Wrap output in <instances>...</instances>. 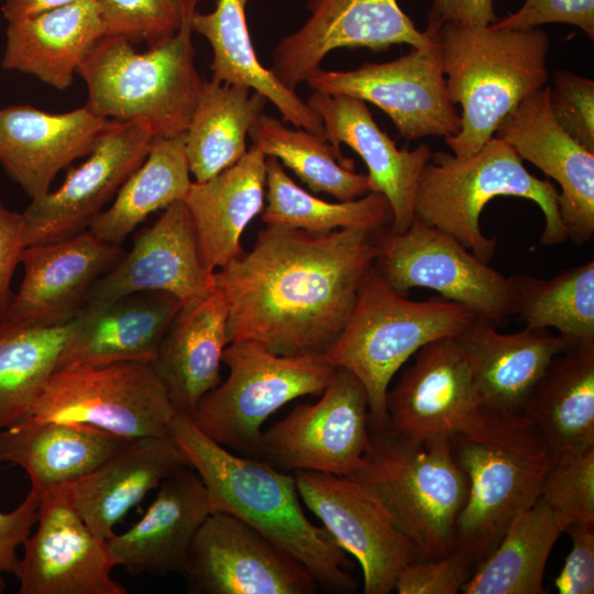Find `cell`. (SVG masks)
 Returning <instances> with one entry per match:
<instances>
[{"label": "cell", "mask_w": 594, "mask_h": 594, "mask_svg": "<svg viewBox=\"0 0 594 594\" xmlns=\"http://www.w3.org/2000/svg\"><path fill=\"white\" fill-rule=\"evenodd\" d=\"M377 233L312 234L266 224L249 252L213 273L228 304L230 342L254 340L280 355H323L374 266Z\"/></svg>", "instance_id": "cell-1"}, {"label": "cell", "mask_w": 594, "mask_h": 594, "mask_svg": "<svg viewBox=\"0 0 594 594\" xmlns=\"http://www.w3.org/2000/svg\"><path fill=\"white\" fill-rule=\"evenodd\" d=\"M169 428L204 482L212 512L232 515L254 528L302 564L327 592L355 590L348 553L323 527L306 517L294 474L233 453L179 411Z\"/></svg>", "instance_id": "cell-2"}, {"label": "cell", "mask_w": 594, "mask_h": 594, "mask_svg": "<svg viewBox=\"0 0 594 594\" xmlns=\"http://www.w3.org/2000/svg\"><path fill=\"white\" fill-rule=\"evenodd\" d=\"M435 40L449 98L462 107L460 131L446 143L453 155L466 157L494 136L520 102L546 86L549 36L540 28L448 22Z\"/></svg>", "instance_id": "cell-3"}, {"label": "cell", "mask_w": 594, "mask_h": 594, "mask_svg": "<svg viewBox=\"0 0 594 594\" xmlns=\"http://www.w3.org/2000/svg\"><path fill=\"white\" fill-rule=\"evenodd\" d=\"M479 422L450 438L455 462L468 477L452 549L476 565L498 544L514 518L540 497L551 453L524 414L482 408Z\"/></svg>", "instance_id": "cell-4"}, {"label": "cell", "mask_w": 594, "mask_h": 594, "mask_svg": "<svg viewBox=\"0 0 594 594\" xmlns=\"http://www.w3.org/2000/svg\"><path fill=\"white\" fill-rule=\"evenodd\" d=\"M198 2L188 0L178 31L144 53L124 37L103 35L77 70L88 88L86 107L112 120L144 121L156 136L185 133L204 84L191 42Z\"/></svg>", "instance_id": "cell-5"}, {"label": "cell", "mask_w": 594, "mask_h": 594, "mask_svg": "<svg viewBox=\"0 0 594 594\" xmlns=\"http://www.w3.org/2000/svg\"><path fill=\"white\" fill-rule=\"evenodd\" d=\"M476 318L468 307L441 296L409 300L396 293L373 266L342 331L322 356L363 384L369 429L382 430L387 425L386 394L396 372L424 345L457 337Z\"/></svg>", "instance_id": "cell-6"}, {"label": "cell", "mask_w": 594, "mask_h": 594, "mask_svg": "<svg viewBox=\"0 0 594 594\" xmlns=\"http://www.w3.org/2000/svg\"><path fill=\"white\" fill-rule=\"evenodd\" d=\"M499 196L525 198L538 205L544 217L541 245L568 240L554 185L530 174L514 147L495 135L466 157L443 151L432 153L419 177L415 217L452 235L490 263L496 238L481 231L480 216L486 204Z\"/></svg>", "instance_id": "cell-7"}, {"label": "cell", "mask_w": 594, "mask_h": 594, "mask_svg": "<svg viewBox=\"0 0 594 594\" xmlns=\"http://www.w3.org/2000/svg\"><path fill=\"white\" fill-rule=\"evenodd\" d=\"M350 477L377 499L425 559L452 550L469 482L448 437L419 442L386 427L370 430L367 449Z\"/></svg>", "instance_id": "cell-8"}, {"label": "cell", "mask_w": 594, "mask_h": 594, "mask_svg": "<svg viewBox=\"0 0 594 594\" xmlns=\"http://www.w3.org/2000/svg\"><path fill=\"white\" fill-rule=\"evenodd\" d=\"M229 369L188 416L208 438L240 455L256 458L262 426L276 410L306 395H320L336 367L322 355H280L254 340L230 342Z\"/></svg>", "instance_id": "cell-9"}, {"label": "cell", "mask_w": 594, "mask_h": 594, "mask_svg": "<svg viewBox=\"0 0 594 594\" xmlns=\"http://www.w3.org/2000/svg\"><path fill=\"white\" fill-rule=\"evenodd\" d=\"M177 413L146 362L56 370L28 417L90 426L127 440L170 435Z\"/></svg>", "instance_id": "cell-10"}, {"label": "cell", "mask_w": 594, "mask_h": 594, "mask_svg": "<svg viewBox=\"0 0 594 594\" xmlns=\"http://www.w3.org/2000/svg\"><path fill=\"white\" fill-rule=\"evenodd\" d=\"M376 243L374 268L399 295L407 297L416 287L436 290L496 328L515 315L508 277L417 217L404 232L383 229Z\"/></svg>", "instance_id": "cell-11"}, {"label": "cell", "mask_w": 594, "mask_h": 594, "mask_svg": "<svg viewBox=\"0 0 594 594\" xmlns=\"http://www.w3.org/2000/svg\"><path fill=\"white\" fill-rule=\"evenodd\" d=\"M320 395L263 430L255 459L284 472L350 476L369 446L366 391L351 372L336 367Z\"/></svg>", "instance_id": "cell-12"}, {"label": "cell", "mask_w": 594, "mask_h": 594, "mask_svg": "<svg viewBox=\"0 0 594 594\" xmlns=\"http://www.w3.org/2000/svg\"><path fill=\"white\" fill-rule=\"evenodd\" d=\"M305 82L312 91L346 95L371 102L393 121L399 136H452L461 116L451 102L442 70L439 46L415 48L386 63H364L352 70H323Z\"/></svg>", "instance_id": "cell-13"}, {"label": "cell", "mask_w": 594, "mask_h": 594, "mask_svg": "<svg viewBox=\"0 0 594 594\" xmlns=\"http://www.w3.org/2000/svg\"><path fill=\"white\" fill-rule=\"evenodd\" d=\"M182 574L190 594H314L292 556L239 518L212 512L196 532Z\"/></svg>", "instance_id": "cell-14"}, {"label": "cell", "mask_w": 594, "mask_h": 594, "mask_svg": "<svg viewBox=\"0 0 594 594\" xmlns=\"http://www.w3.org/2000/svg\"><path fill=\"white\" fill-rule=\"evenodd\" d=\"M300 499L361 565L364 594H389L402 570L425 559L377 499L350 476L296 471Z\"/></svg>", "instance_id": "cell-15"}, {"label": "cell", "mask_w": 594, "mask_h": 594, "mask_svg": "<svg viewBox=\"0 0 594 594\" xmlns=\"http://www.w3.org/2000/svg\"><path fill=\"white\" fill-rule=\"evenodd\" d=\"M40 493L37 528L24 541L20 594H127L111 572L117 562L70 503L67 487Z\"/></svg>", "instance_id": "cell-16"}, {"label": "cell", "mask_w": 594, "mask_h": 594, "mask_svg": "<svg viewBox=\"0 0 594 594\" xmlns=\"http://www.w3.org/2000/svg\"><path fill=\"white\" fill-rule=\"evenodd\" d=\"M156 136L144 121L121 122L54 191L32 199L22 216L24 246L53 243L86 231L147 155Z\"/></svg>", "instance_id": "cell-17"}, {"label": "cell", "mask_w": 594, "mask_h": 594, "mask_svg": "<svg viewBox=\"0 0 594 594\" xmlns=\"http://www.w3.org/2000/svg\"><path fill=\"white\" fill-rule=\"evenodd\" d=\"M309 16L275 46L271 70L290 89L320 68L337 48L387 50L394 44H435L400 9L397 0H308Z\"/></svg>", "instance_id": "cell-18"}, {"label": "cell", "mask_w": 594, "mask_h": 594, "mask_svg": "<svg viewBox=\"0 0 594 594\" xmlns=\"http://www.w3.org/2000/svg\"><path fill=\"white\" fill-rule=\"evenodd\" d=\"M482 411L455 337L419 349L386 394V428L419 442L464 433L479 422Z\"/></svg>", "instance_id": "cell-19"}, {"label": "cell", "mask_w": 594, "mask_h": 594, "mask_svg": "<svg viewBox=\"0 0 594 594\" xmlns=\"http://www.w3.org/2000/svg\"><path fill=\"white\" fill-rule=\"evenodd\" d=\"M213 287V273L202 262L189 210L178 200L138 233L131 250L95 284L87 305H103L141 292H164L185 306L204 298Z\"/></svg>", "instance_id": "cell-20"}, {"label": "cell", "mask_w": 594, "mask_h": 594, "mask_svg": "<svg viewBox=\"0 0 594 594\" xmlns=\"http://www.w3.org/2000/svg\"><path fill=\"white\" fill-rule=\"evenodd\" d=\"M124 254L122 245L88 230L53 243L24 248V275L4 321L63 326L87 305L91 289Z\"/></svg>", "instance_id": "cell-21"}, {"label": "cell", "mask_w": 594, "mask_h": 594, "mask_svg": "<svg viewBox=\"0 0 594 594\" xmlns=\"http://www.w3.org/2000/svg\"><path fill=\"white\" fill-rule=\"evenodd\" d=\"M494 135L559 184V213L568 239L576 245L590 241L594 234V153L556 122L549 106V87L520 102Z\"/></svg>", "instance_id": "cell-22"}, {"label": "cell", "mask_w": 594, "mask_h": 594, "mask_svg": "<svg viewBox=\"0 0 594 594\" xmlns=\"http://www.w3.org/2000/svg\"><path fill=\"white\" fill-rule=\"evenodd\" d=\"M121 122L86 106L64 113L32 106L0 109V164L31 199L40 198L61 169L89 155Z\"/></svg>", "instance_id": "cell-23"}, {"label": "cell", "mask_w": 594, "mask_h": 594, "mask_svg": "<svg viewBox=\"0 0 594 594\" xmlns=\"http://www.w3.org/2000/svg\"><path fill=\"white\" fill-rule=\"evenodd\" d=\"M306 102L321 118L327 142L337 150L343 143L361 156L369 170L370 193L382 194L389 202L391 230L404 232L415 218L419 177L432 156L429 145L398 150L361 99L314 91Z\"/></svg>", "instance_id": "cell-24"}, {"label": "cell", "mask_w": 594, "mask_h": 594, "mask_svg": "<svg viewBox=\"0 0 594 594\" xmlns=\"http://www.w3.org/2000/svg\"><path fill=\"white\" fill-rule=\"evenodd\" d=\"M210 513L204 482L185 466L161 483L140 520L113 532L107 544L117 565L130 574H182L193 539Z\"/></svg>", "instance_id": "cell-25"}, {"label": "cell", "mask_w": 594, "mask_h": 594, "mask_svg": "<svg viewBox=\"0 0 594 594\" xmlns=\"http://www.w3.org/2000/svg\"><path fill=\"white\" fill-rule=\"evenodd\" d=\"M481 408L520 414L552 359L568 342L550 329L526 326L512 333L476 318L457 337Z\"/></svg>", "instance_id": "cell-26"}, {"label": "cell", "mask_w": 594, "mask_h": 594, "mask_svg": "<svg viewBox=\"0 0 594 594\" xmlns=\"http://www.w3.org/2000/svg\"><path fill=\"white\" fill-rule=\"evenodd\" d=\"M182 306L175 296L164 292H141L103 305H86L70 321L57 370L117 362L151 363Z\"/></svg>", "instance_id": "cell-27"}, {"label": "cell", "mask_w": 594, "mask_h": 594, "mask_svg": "<svg viewBox=\"0 0 594 594\" xmlns=\"http://www.w3.org/2000/svg\"><path fill=\"white\" fill-rule=\"evenodd\" d=\"M190 461L169 436L129 442L95 470L66 485L74 508L101 539L107 540L123 517L154 488Z\"/></svg>", "instance_id": "cell-28"}, {"label": "cell", "mask_w": 594, "mask_h": 594, "mask_svg": "<svg viewBox=\"0 0 594 594\" xmlns=\"http://www.w3.org/2000/svg\"><path fill=\"white\" fill-rule=\"evenodd\" d=\"M228 314L215 284L207 296L182 306L151 362L172 404L186 416L221 382L222 355L230 343Z\"/></svg>", "instance_id": "cell-29"}, {"label": "cell", "mask_w": 594, "mask_h": 594, "mask_svg": "<svg viewBox=\"0 0 594 594\" xmlns=\"http://www.w3.org/2000/svg\"><path fill=\"white\" fill-rule=\"evenodd\" d=\"M106 35L96 0H77L8 23L2 67L67 89L95 44Z\"/></svg>", "instance_id": "cell-30"}, {"label": "cell", "mask_w": 594, "mask_h": 594, "mask_svg": "<svg viewBox=\"0 0 594 594\" xmlns=\"http://www.w3.org/2000/svg\"><path fill=\"white\" fill-rule=\"evenodd\" d=\"M266 156L252 145L232 166L205 182H193L184 199L200 255L215 273L244 251L241 237L264 209Z\"/></svg>", "instance_id": "cell-31"}, {"label": "cell", "mask_w": 594, "mask_h": 594, "mask_svg": "<svg viewBox=\"0 0 594 594\" xmlns=\"http://www.w3.org/2000/svg\"><path fill=\"white\" fill-rule=\"evenodd\" d=\"M131 441L86 425L25 417L0 431V463L24 470L41 492L74 483Z\"/></svg>", "instance_id": "cell-32"}, {"label": "cell", "mask_w": 594, "mask_h": 594, "mask_svg": "<svg viewBox=\"0 0 594 594\" xmlns=\"http://www.w3.org/2000/svg\"><path fill=\"white\" fill-rule=\"evenodd\" d=\"M524 414L552 458L594 447V340L569 343L552 359Z\"/></svg>", "instance_id": "cell-33"}, {"label": "cell", "mask_w": 594, "mask_h": 594, "mask_svg": "<svg viewBox=\"0 0 594 594\" xmlns=\"http://www.w3.org/2000/svg\"><path fill=\"white\" fill-rule=\"evenodd\" d=\"M245 2L218 0L210 13L196 11L193 15V31L205 36L212 48V79L261 94L278 109L283 122L322 136L318 113L258 62L248 29Z\"/></svg>", "instance_id": "cell-34"}, {"label": "cell", "mask_w": 594, "mask_h": 594, "mask_svg": "<svg viewBox=\"0 0 594 594\" xmlns=\"http://www.w3.org/2000/svg\"><path fill=\"white\" fill-rule=\"evenodd\" d=\"M266 101L248 87L204 81L185 132V152L195 182L215 177L245 154L246 136Z\"/></svg>", "instance_id": "cell-35"}, {"label": "cell", "mask_w": 594, "mask_h": 594, "mask_svg": "<svg viewBox=\"0 0 594 594\" xmlns=\"http://www.w3.org/2000/svg\"><path fill=\"white\" fill-rule=\"evenodd\" d=\"M185 133L155 136L146 157L119 188L111 206L89 224L105 242L122 245L152 212L184 200L191 185Z\"/></svg>", "instance_id": "cell-36"}, {"label": "cell", "mask_w": 594, "mask_h": 594, "mask_svg": "<svg viewBox=\"0 0 594 594\" xmlns=\"http://www.w3.org/2000/svg\"><path fill=\"white\" fill-rule=\"evenodd\" d=\"M561 531L542 498L519 513L462 586L464 594H544V570Z\"/></svg>", "instance_id": "cell-37"}, {"label": "cell", "mask_w": 594, "mask_h": 594, "mask_svg": "<svg viewBox=\"0 0 594 594\" xmlns=\"http://www.w3.org/2000/svg\"><path fill=\"white\" fill-rule=\"evenodd\" d=\"M265 224H282L312 234L340 229L380 232L391 227L393 212L388 200L378 193L348 201L329 202L299 187L279 161L266 157Z\"/></svg>", "instance_id": "cell-38"}, {"label": "cell", "mask_w": 594, "mask_h": 594, "mask_svg": "<svg viewBox=\"0 0 594 594\" xmlns=\"http://www.w3.org/2000/svg\"><path fill=\"white\" fill-rule=\"evenodd\" d=\"M249 136L266 157L277 158L314 193H326L339 201L370 193L367 176L355 173L353 160L344 157L322 136L287 128L264 113L252 124Z\"/></svg>", "instance_id": "cell-39"}, {"label": "cell", "mask_w": 594, "mask_h": 594, "mask_svg": "<svg viewBox=\"0 0 594 594\" xmlns=\"http://www.w3.org/2000/svg\"><path fill=\"white\" fill-rule=\"evenodd\" d=\"M72 329L0 324V431L28 417L58 362Z\"/></svg>", "instance_id": "cell-40"}, {"label": "cell", "mask_w": 594, "mask_h": 594, "mask_svg": "<svg viewBox=\"0 0 594 594\" xmlns=\"http://www.w3.org/2000/svg\"><path fill=\"white\" fill-rule=\"evenodd\" d=\"M518 315L526 326L556 329L568 343L594 340V260L542 279L508 277Z\"/></svg>", "instance_id": "cell-41"}, {"label": "cell", "mask_w": 594, "mask_h": 594, "mask_svg": "<svg viewBox=\"0 0 594 594\" xmlns=\"http://www.w3.org/2000/svg\"><path fill=\"white\" fill-rule=\"evenodd\" d=\"M540 498L561 532L574 525L594 524V447L552 458Z\"/></svg>", "instance_id": "cell-42"}, {"label": "cell", "mask_w": 594, "mask_h": 594, "mask_svg": "<svg viewBox=\"0 0 594 594\" xmlns=\"http://www.w3.org/2000/svg\"><path fill=\"white\" fill-rule=\"evenodd\" d=\"M106 35L154 46L180 28L188 0H96Z\"/></svg>", "instance_id": "cell-43"}, {"label": "cell", "mask_w": 594, "mask_h": 594, "mask_svg": "<svg viewBox=\"0 0 594 594\" xmlns=\"http://www.w3.org/2000/svg\"><path fill=\"white\" fill-rule=\"evenodd\" d=\"M556 122L580 145L594 153V81L559 69L549 87Z\"/></svg>", "instance_id": "cell-44"}, {"label": "cell", "mask_w": 594, "mask_h": 594, "mask_svg": "<svg viewBox=\"0 0 594 594\" xmlns=\"http://www.w3.org/2000/svg\"><path fill=\"white\" fill-rule=\"evenodd\" d=\"M475 570L462 551L432 559H418L399 573L394 590L398 594H457Z\"/></svg>", "instance_id": "cell-45"}, {"label": "cell", "mask_w": 594, "mask_h": 594, "mask_svg": "<svg viewBox=\"0 0 594 594\" xmlns=\"http://www.w3.org/2000/svg\"><path fill=\"white\" fill-rule=\"evenodd\" d=\"M547 23H566L594 38V0H525L514 13L497 19L499 29H530Z\"/></svg>", "instance_id": "cell-46"}, {"label": "cell", "mask_w": 594, "mask_h": 594, "mask_svg": "<svg viewBox=\"0 0 594 594\" xmlns=\"http://www.w3.org/2000/svg\"><path fill=\"white\" fill-rule=\"evenodd\" d=\"M40 493L30 487L25 498L14 509L3 513L0 510V594L6 591L4 575H16L20 558L18 548L31 535V529L37 520Z\"/></svg>", "instance_id": "cell-47"}, {"label": "cell", "mask_w": 594, "mask_h": 594, "mask_svg": "<svg viewBox=\"0 0 594 594\" xmlns=\"http://www.w3.org/2000/svg\"><path fill=\"white\" fill-rule=\"evenodd\" d=\"M568 532L572 547L554 579L560 594L594 593V524L574 525Z\"/></svg>", "instance_id": "cell-48"}, {"label": "cell", "mask_w": 594, "mask_h": 594, "mask_svg": "<svg viewBox=\"0 0 594 594\" xmlns=\"http://www.w3.org/2000/svg\"><path fill=\"white\" fill-rule=\"evenodd\" d=\"M24 248L21 213L7 209L0 202V324L13 300L11 280Z\"/></svg>", "instance_id": "cell-49"}, {"label": "cell", "mask_w": 594, "mask_h": 594, "mask_svg": "<svg viewBox=\"0 0 594 594\" xmlns=\"http://www.w3.org/2000/svg\"><path fill=\"white\" fill-rule=\"evenodd\" d=\"M496 20L493 0H432L424 33L433 40L448 22L486 26Z\"/></svg>", "instance_id": "cell-50"}, {"label": "cell", "mask_w": 594, "mask_h": 594, "mask_svg": "<svg viewBox=\"0 0 594 594\" xmlns=\"http://www.w3.org/2000/svg\"><path fill=\"white\" fill-rule=\"evenodd\" d=\"M75 1L77 0H6L1 12L3 18L10 23L67 6Z\"/></svg>", "instance_id": "cell-51"}]
</instances>
